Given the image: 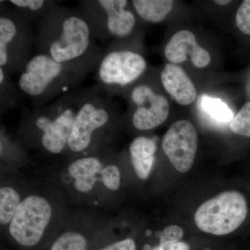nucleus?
<instances>
[{
	"label": "nucleus",
	"instance_id": "18",
	"mask_svg": "<svg viewBox=\"0 0 250 250\" xmlns=\"http://www.w3.org/2000/svg\"><path fill=\"white\" fill-rule=\"evenodd\" d=\"M18 85L14 83L11 76L0 68V109L1 112L17 106L21 99Z\"/></svg>",
	"mask_w": 250,
	"mask_h": 250
},
{
	"label": "nucleus",
	"instance_id": "4",
	"mask_svg": "<svg viewBox=\"0 0 250 250\" xmlns=\"http://www.w3.org/2000/svg\"><path fill=\"white\" fill-rule=\"evenodd\" d=\"M111 95L96 85L82 88V98L67 142L70 152L79 154L93 146L99 134L109 128L116 118Z\"/></svg>",
	"mask_w": 250,
	"mask_h": 250
},
{
	"label": "nucleus",
	"instance_id": "15",
	"mask_svg": "<svg viewBox=\"0 0 250 250\" xmlns=\"http://www.w3.org/2000/svg\"><path fill=\"white\" fill-rule=\"evenodd\" d=\"M98 157L87 156L75 160L68 167V172L75 179V187L81 192H90L96 183L97 175L103 170Z\"/></svg>",
	"mask_w": 250,
	"mask_h": 250
},
{
	"label": "nucleus",
	"instance_id": "16",
	"mask_svg": "<svg viewBox=\"0 0 250 250\" xmlns=\"http://www.w3.org/2000/svg\"><path fill=\"white\" fill-rule=\"evenodd\" d=\"M134 9L143 21L148 22H159L172 11V0H134L131 1Z\"/></svg>",
	"mask_w": 250,
	"mask_h": 250
},
{
	"label": "nucleus",
	"instance_id": "23",
	"mask_svg": "<svg viewBox=\"0 0 250 250\" xmlns=\"http://www.w3.org/2000/svg\"><path fill=\"white\" fill-rule=\"evenodd\" d=\"M104 185L111 190H117L121 187V172L116 165L105 166L100 173Z\"/></svg>",
	"mask_w": 250,
	"mask_h": 250
},
{
	"label": "nucleus",
	"instance_id": "22",
	"mask_svg": "<svg viewBox=\"0 0 250 250\" xmlns=\"http://www.w3.org/2000/svg\"><path fill=\"white\" fill-rule=\"evenodd\" d=\"M230 129L234 134L250 138V102L246 103L230 123Z\"/></svg>",
	"mask_w": 250,
	"mask_h": 250
},
{
	"label": "nucleus",
	"instance_id": "12",
	"mask_svg": "<svg viewBox=\"0 0 250 250\" xmlns=\"http://www.w3.org/2000/svg\"><path fill=\"white\" fill-rule=\"evenodd\" d=\"M164 53L172 63H180L189 57L195 67L202 68L210 62L209 53L198 45L195 35L188 30L176 33L166 45Z\"/></svg>",
	"mask_w": 250,
	"mask_h": 250
},
{
	"label": "nucleus",
	"instance_id": "25",
	"mask_svg": "<svg viewBox=\"0 0 250 250\" xmlns=\"http://www.w3.org/2000/svg\"><path fill=\"white\" fill-rule=\"evenodd\" d=\"M184 231L180 227L171 225L164 230L160 236L159 244L172 243L179 242L183 237Z\"/></svg>",
	"mask_w": 250,
	"mask_h": 250
},
{
	"label": "nucleus",
	"instance_id": "1",
	"mask_svg": "<svg viewBox=\"0 0 250 250\" xmlns=\"http://www.w3.org/2000/svg\"><path fill=\"white\" fill-rule=\"evenodd\" d=\"M93 28L80 8L55 5L35 31L36 54L90 73L96 69L104 49L99 47Z\"/></svg>",
	"mask_w": 250,
	"mask_h": 250
},
{
	"label": "nucleus",
	"instance_id": "5",
	"mask_svg": "<svg viewBox=\"0 0 250 250\" xmlns=\"http://www.w3.org/2000/svg\"><path fill=\"white\" fill-rule=\"evenodd\" d=\"M1 1L0 68L10 76L21 73L32 58L35 32L32 22Z\"/></svg>",
	"mask_w": 250,
	"mask_h": 250
},
{
	"label": "nucleus",
	"instance_id": "14",
	"mask_svg": "<svg viewBox=\"0 0 250 250\" xmlns=\"http://www.w3.org/2000/svg\"><path fill=\"white\" fill-rule=\"evenodd\" d=\"M156 149L154 140L146 136L136 138L130 145L131 164L140 179L148 178L152 172Z\"/></svg>",
	"mask_w": 250,
	"mask_h": 250
},
{
	"label": "nucleus",
	"instance_id": "10",
	"mask_svg": "<svg viewBox=\"0 0 250 250\" xmlns=\"http://www.w3.org/2000/svg\"><path fill=\"white\" fill-rule=\"evenodd\" d=\"M197 134L190 122L179 121L169 128L163 139L162 148L169 161L179 172L191 168L197 149Z\"/></svg>",
	"mask_w": 250,
	"mask_h": 250
},
{
	"label": "nucleus",
	"instance_id": "27",
	"mask_svg": "<svg viewBox=\"0 0 250 250\" xmlns=\"http://www.w3.org/2000/svg\"><path fill=\"white\" fill-rule=\"evenodd\" d=\"M152 250H190V247L184 242H176L172 243H164L154 247Z\"/></svg>",
	"mask_w": 250,
	"mask_h": 250
},
{
	"label": "nucleus",
	"instance_id": "28",
	"mask_svg": "<svg viewBox=\"0 0 250 250\" xmlns=\"http://www.w3.org/2000/svg\"><path fill=\"white\" fill-rule=\"evenodd\" d=\"M231 2V1H226V0H215V3H216L217 4L222 5V6H224V5H226L229 4Z\"/></svg>",
	"mask_w": 250,
	"mask_h": 250
},
{
	"label": "nucleus",
	"instance_id": "6",
	"mask_svg": "<svg viewBox=\"0 0 250 250\" xmlns=\"http://www.w3.org/2000/svg\"><path fill=\"white\" fill-rule=\"evenodd\" d=\"M147 68L146 59L138 52L117 47L112 41L104 49L95 69L96 85L112 95L142 76Z\"/></svg>",
	"mask_w": 250,
	"mask_h": 250
},
{
	"label": "nucleus",
	"instance_id": "24",
	"mask_svg": "<svg viewBox=\"0 0 250 250\" xmlns=\"http://www.w3.org/2000/svg\"><path fill=\"white\" fill-rule=\"evenodd\" d=\"M237 27L246 35H250V0L243 1L236 16Z\"/></svg>",
	"mask_w": 250,
	"mask_h": 250
},
{
	"label": "nucleus",
	"instance_id": "7",
	"mask_svg": "<svg viewBox=\"0 0 250 250\" xmlns=\"http://www.w3.org/2000/svg\"><path fill=\"white\" fill-rule=\"evenodd\" d=\"M248 213L244 195L236 190H229L204 202L197 208L195 221L204 232L223 236L239 228Z\"/></svg>",
	"mask_w": 250,
	"mask_h": 250
},
{
	"label": "nucleus",
	"instance_id": "11",
	"mask_svg": "<svg viewBox=\"0 0 250 250\" xmlns=\"http://www.w3.org/2000/svg\"><path fill=\"white\" fill-rule=\"evenodd\" d=\"M129 98L135 107L131 123L136 129H153L167 120L170 111L168 102L150 85H136L130 92Z\"/></svg>",
	"mask_w": 250,
	"mask_h": 250
},
{
	"label": "nucleus",
	"instance_id": "17",
	"mask_svg": "<svg viewBox=\"0 0 250 250\" xmlns=\"http://www.w3.org/2000/svg\"><path fill=\"white\" fill-rule=\"evenodd\" d=\"M11 7L31 22L39 21L50 11L57 1L51 0H10Z\"/></svg>",
	"mask_w": 250,
	"mask_h": 250
},
{
	"label": "nucleus",
	"instance_id": "9",
	"mask_svg": "<svg viewBox=\"0 0 250 250\" xmlns=\"http://www.w3.org/2000/svg\"><path fill=\"white\" fill-rule=\"evenodd\" d=\"M52 215V207L44 197L28 196L21 201L9 224L10 234L21 246H36L43 236Z\"/></svg>",
	"mask_w": 250,
	"mask_h": 250
},
{
	"label": "nucleus",
	"instance_id": "2",
	"mask_svg": "<svg viewBox=\"0 0 250 250\" xmlns=\"http://www.w3.org/2000/svg\"><path fill=\"white\" fill-rule=\"evenodd\" d=\"M88 74L45 54H36L21 72L17 85L33 107L39 108L77 90Z\"/></svg>",
	"mask_w": 250,
	"mask_h": 250
},
{
	"label": "nucleus",
	"instance_id": "19",
	"mask_svg": "<svg viewBox=\"0 0 250 250\" xmlns=\"http://www.w3.org/2000/svg\"><path fill=\"white\" fill-rule=\"evenodd\" d=\"M21 197L14 188L5 187L0 189V223L9 225L19 207Z\"/></svg>",
	"mask_w": 250,
	"mask_h": 250
},
{
	"label": "nucleus",
	"instance_id": "3",
	"mask_svg": "<svg viewBox=\"0 0 250 250\" xmlns=\"http://www.w3.org/2000/svg\"><path fill=\"white\" fill-rule=\"evenodd\" d=\"M82 92V88L70 92L24 113L23 123L39 133L41 147L47 152L61 154L67 147Z\"/></svg>",
	"mask_w": 250,
	"mask_h": 250
},
{
	"label": "nucleus",
	"instance_id": "8",
	"mask_svg": "<svg viewBox=\"0 0 250 250\" xmlns=\"http://www.w3.org/2000/svg\"><path fill=\"white\" fill-rule=\"evenodd\" d=\"M80 4L98 41L123 40L134 31L136 19L126 0H87Z\"/></svg>",
	"mask_w": 250,
	"mask_h": 250
},
{
	"label": "nucleus",
	"instance_id": "20",
	"mask_svg": "<svg viewBox=\"0 0 250 250\" xmlns=\"http://www.w3.org/2000/svg\"><path fill=\"white\" fill-rule=\"evenodd\" d=\"M200 103L203 111L215 121L228 123L234 117L232 111L220 99L203 95Z\"/></svg>",
	"mask_w": 250,
	"mask_h": 250
},
{
	"label": "nucleus",
	"instance_id": "13",
	"mask_svg": "<svg viewBox=\"0 0 250 250\" xmlns=\"http://www.w3.org/2000/svg\"><path fill=\"white\" fill-rule=\"evenodd\" d=\"M164 88L179 104L189 105L197 98V90L185 71L174 64H166L161 73Z\"/></svg>",
	"mask_w": 250,
	"mask_h": 250
},
{
	"label": "nucleus",
	"instance_id": "21",
	"mask_svg": "<svg viewBox=\"0 0 250 250\" xmlns=\"http://www.w3.org/2000/svg\"><path fill=\"white\" fill-rule=\"evenodd\" d=\"M88 243L83 235L76 231H67L56 240L50 250H86Z\"/></svg>",
	"mask_w": 250,
	"mask_h": 250
},
{
	"label": "nucleus",
	"instance_id": "26",
	"mask_svg": "<svg viewBox=\"0 0 250 250\" xmlns=\"http://www.w3.org/2000/svg\"><path fill=\"white\" fill-rule=\"evenodd\" d=\"M100 250H136V246L134 240L126 238L108 245Z\"/></svg>",
	"mask_w": 250,
	"mask_h": 250
}]
</instances>
